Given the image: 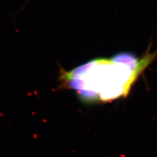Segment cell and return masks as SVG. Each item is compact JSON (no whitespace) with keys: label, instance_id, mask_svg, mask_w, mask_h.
Instances as JSON below:
<instances>
[{"label":"cell","instance_id":"1","mask_svg":"<svg viewBox=\"0 0 157 157\" xmlns=\"http://www.w3.org/2000/svg\"><path fill=\"white\" fill-rule=\"evenodd\" d=\"M156 55L147 54L139 60L124 53L112 59L92 61L67 73V82L83 99L111 101L128 94L136 79Z\"/></svg>","mask_w":157,"mask_h":157}]
</instances>
